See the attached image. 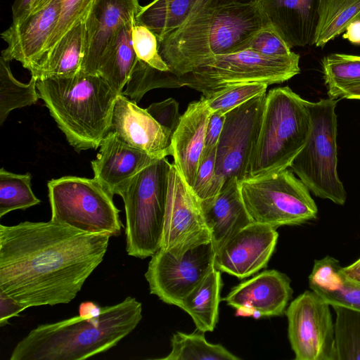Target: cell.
Returning a JSON list of instances; mask_svg holds the SVG:
<instances>
[{"label":"cell","instance_id":"obj_1","mask_svg":"<svg viewBox=\"0 0 360 360\" xmlns=\"http://www.w3.org/2000/svg\"><path fill=\"white\" fill-rule=\"evenodd\" d=\"M111 236L52 220L0 224V290L27 309L68 304L103 261Z\"/></svg>","mask_w":360,"mask_h":360},{"label":"cell","instance_id":"obj_2","mask_svg":"<svg viewBox=\"0 0 360 360\" xmlns=\"http://www.w3.org/2000/svg\"><path fill=\"white\" fill-rule=\"evenodd\" d=\"M142 319V304L126 297L96 318L74 316L39 325L21 340L10 360H82L115 347Z\"/></svg>","mask_w":360,"mask_h":360},{"label":"cell","instance_id":"obj_3","mask_svg":"<svg viewBox=\"0 0 360 360\" xmlns=\"http://www.w3.org/2000/svg\"><path fill=\"white\" fill-rule=\"evenodd\" d=\"M265 24L256 3L205 8L158 41L159 53L179 77L209 58L240 51Z\"/></svg>","mask_w":360,"mask_h":360},{"label":"cell","instance_id":"obj_4","mask_svg":"<svg viewBox=\"0 0 360 360\" xmlns=\"http://www.w3.org/2000/svg\"><path fill=\"white\" fill-rule=\"evenodd\" d=\"M37 89L75 150L100 146L110 131L119 95L101 76L80 70L71 76L39 79Z\"/></svg>","mask_w":360,"mask_h":360},{"label":"cell","instance_id":"obj_5","mask_svg":"<svg viewBox=\"0 0 360 360\" xmlns=\"http://www.w3.org/2000/svg\"><path fill=\"white\" fill-rule=\"evenodd\" d=\"M306 101L288 86L266 93L261 128L245 179L290 167L304 146L311 129Z\"/></svg>","mask_w":360,"mask_h":360},{"label":"cell","instance_id":"obj_6","mask_svg":"<svg viewBox=\"0 0 360 360\" xmlns=\"http://www.w3.org/2000/svg\"><path fill=\"white\" fill-rule=\"evenodd\" d=\"M171 163L159 159L137 173L117 195L126 213V250L140 259L161 248Z\"/></svg>","mask_w":360,"mask_h":360},{"label":"cell","instance_id":"obj_7","mask_svg":"<svg viewBox=\"0 0 360 360\" xmlns=\"http://www.w3.org/2000/svg\"><path fill=\"white\" fill-rule=\"evenodd\" d=\"M338 101H306L311 129L307 141L290 167L316 197L345 205L347 193L338 174Z\"/></svg>","mask_w":360,"mask_h":360},{"label":"cell","instance_id":"obj_8","mask_svg":"<svg viewBox=\"0 0 360 360\" xmlns=\"http://www.w3.org/2000/svg\"><path fill=\"white\" fill-rule=\"evenodd\" d=\"M245 208L253 222L275 229L315 219L317 206L305 184L288 169L240 181Z\"/></svg>","mask_w":360,"mask_h":360},{"label":"cell","instance_id":"obj_9","mask_svg":"<svg viewBox=\"0 0 360 360\" xmlns=\"http://www.w3.org/2000/svg\"><path fill=\"white\" fill-rule=\"evenodd\" d=\"M51 220L89 233L120 234V210L113 195L95 178L65 176L47 184Z\"/></svg>","mask_w":360,"mask_h":360},{"label":"cell","instance_id":"obj_10","mask_svg":"<svg viewBox=\"0 0 360 360\" xmlns=\"http://www.w3.org/2000/svg\"><path fill=\"white\" fill-rule=\"evenodd\" d=\"M300 56H266L251 50L209 58L191 72L179 77L183 86L211 93L235 83H283L300 72Z\"/></svg>","mask_w":360,"mask_h":360},{"label":"cell","instance_id":"obj_11","mask_svg":"<svg viewBox=\"0 0 360 360\" xmlns=\"http://www.w3.org/2000/svg\"><path fill=\"white\" fill-rule=\"evenodd\" d=\"M215 254L212 240L181 250L160 248L151 257L145 274L150 294L179 307L184 297L215 268Z\"/></svg>","mask_w":360,"mask_h":360},{"label":"cell","instance_id":"obj_12","mask_svg":"<svg viewBox=\"0 0 360 360\" xmlns=\"http://www.w3.org/2000/svg\"><path fill=\"white\" fill-rule=\"evenodd\" d=\"M330 304L305 290L285 310L288 335L296 360H337Z\"/></svg>","mask_w":360,"mask_h":360},{"label":"cell","instance_id":"obj_13","mask_svg":"<svg viewBox=\"0 0 360 360\" xmlns=\"http://www.w3.org/2000/svg\"><path fill=\"white\" fill-rule=\"evenodd\" d=\"M266 93L257 96L225 114L216 149V174L225 183L232 177L246 178L259 134Z\"/></svg>","mask_w":360,"mask_h":360},{"label":"cell","instance_id":"obj_14","mask_svg":"<svg viewBox=\"0 0 360 360\" xmlns=\"http://www.w3.org/2000/svg\"><path fill=\"white\" fill-rule=\"evenodd\" d=\"M212 240L199 198L174 163L169 172L168 191L161 248L181 250Z\"/></svg>","mask_w":360,"mask_h":360},{"label":"cell","instance_id":"obj_15","mask_svg":"<svg viewBox=\"0 0 360 360\" xmlns=\"http://www.w3.org/2000/svg\"><path fill=\"white\" fill-rule=\"evenodd\" d=\"M138 0H93L83 20L81 71L98 75L101 60L119 31L138 14Z\"/></svg>","mask_w":360,"mask_h":360},{"label":"cell","instance_id":"obj_16","mask_svg":"<svg viewBox=\"0 0 360 360\" xmlns=\"http://www.w3.org/2000/svg\"><path fill=\"white\" fill-rule=\"evenodd\" d=\"M278 238L276 229L252 222L216 250L214 267L238 278L250 276L266 266Z\"/></svg>","mask_w":360,"mask_h":360},{"label":"cell","instance_id":"obj_17","mask_svg":"<svg viewBox=\"0 0 360 360\" xmlns=\"http://www.w3.org/2000/svg\"><path fill=\"white\" fill-rule=\"evenodd\" d=\"M293 290L289 277L278 271H264L234 288L224 298L236 315L255 319L283 315Z\"/></svg>","mask_w":360,"mask_h":360},{"label":"cell","instance_id":"obj_18","mask_svg":"<svg viewBox=\"0 0 360 360\" xmlns=\"http://www.w3.org/2000/svg\"><path fill=\"white\" fill-rule=\"evenodd\" d=\"M110 131L127 145L161 159L170 155L172 135L137 103L119 94L113 108Z\"/></svg>","mask_w":360,"mask_h":360},{"label":"cell","instance_id":"obj_19","mask_svg":"<svg viewBox=\"0 0 360 360\" xmlns=\"http://www.w3.org/2000/svg\"><path fill=\"white\" fill-rule=\"evenodd\" d=\"M60 7V0H52L23 19L12 22L1 34L8 44L1 56L8 61H19L29 70L42 53L58 20Z\"/></svg>","mask_w":360,"mask_h":360},{"label":"cell","instance_id":"obj_20","mask_svg":"<svg viewBox=\"0 0 360 360\" xmlns=\"http://www.w3.org/2000/svg\"><path fill=\"white\" fill-rule=\"evenodd\" d=\"M256 4L290 48L314 45L319 0H256Z\"/></svg>","mask_w":360,"mask_h":360},{"label":"cell","instance_id":"obj_21","mask_svg":"<svg viewBox=\"0 0 360 360\" xmlns=\"http://www.w3.org/2000/svg\"><path fill=\"white\" fill-rule=\"evenodd\" d=\"M99 147L96 159L91 162L94 178L112 195H117L120 188L137 173L159 160L127 145L112 131Z\"/></svg>","mask_w":360,"mask_h":360},{"label":"cell","instance_id":"obj_22","mask_svg":"<svg viewBox=\"0 0 360 360\" xmlns=\"http://www.w3.org/2000/svg\"><path fill=\"white\" fill-rule=\"evenodd\" d=\"M211 113L202 99L190 103L172 136L170 155L173 163L191 187L204 152Z\"/></svg>","mask_w":360,"mask_h":360},{"label":"cell","instance_id":"obj_23","mask_svg":"<svg viewBox=\"0 0 360 360\" xmlns=\"http://www.w3.org/2000/svg\"><path fill=\"white\" fill-rule=\"evenodd\" d=\"M200 202L216 250L233 234L253 222L236 177L226 180L216 195Z\"/></svg>","mask_w":360,"mask_h":360},{"label":"cell","instance_id":"obj_24","mask_svg":"<svg viewBox=\"0 0 360 360\" xmlns=\"http://www.w3.org/2000/svg\"><path fill=\"white\" fill-rule=\"evenodd\" d=\"M340 262L330 256L314 261L309 285L330 306L340 305L360 311V281L342 271Z\"/></svg>","mask_w":360,"mask_h":360},{"label":"cell","instance_id":"obj_25","mask_svg":"<svg viewBox=\"0 0 360 360\" xmlns=\"http://www.w3.org/2000/svg\"><path fill=\"white\" fill-rule=\"evenodd\" d=\"M84 52L83 21L76 25L55 47L29 70L39 79L71 76L81 70Z\"/></svg>","mask_w":360,"mask_h":360},{"label":"cell","instance_id":"obj_26","mask_svg":"<svg viewBox=\"0 0 360 360\" xmlns=\"http://www.w3.org/2000/svg\"><path fill=\"white\" fill-rule=\"evenodd\" d=\"M134 18L119 31L104 54L98 70V75L118 94H122L138 60L131 39Z\"/></svg>","mask_w":360,"mask_h":360},{"label":"cell","instance_id":"obj_27","mask_svg":"<svg viewBox=\"0 0 360 360\" xmlns=\"http://www.w3.org/2000/svg\"><path fill=\"white\" fill-rule=\"evenodd\" d=\"M221 271L215 268L183 300L179 308L193 319L198 330L212 331L218 321Z\"/></svg>","mask_w":360,"mask_h":360},{"label":"cell","instance_id":"obj_28","mask_svg":"<svg viewBox=\"0 0 360 360\" xmlns=\"http://www.w3.org/2000/svg\"><path fill=\"white\" fill-rule=\"evenodd\" d=\"M356 21H360V0H319L314 45L324 47Z\"/></svg>","mask_w":360,"mask_h":360},{"label":"cell","instance_id":"obj_29","mask_svg":"<svg viewBox=\"0 0 360 360\" xmlns=\"http://www.w3.org/2000/svg\"><path fill=\"white\" fill-rule=\"evenodd\" d=\"M172 350L164 360H238L239 357L220 344L207 341L205 332L191 334L177 331L171 338Z\"/></svg>","mask_w":360,"mask_h":360},{"label":"cell","instance_id":"obj_30","mask_svg":"<svg viewBox=\"0 0 360 360\" xmlns=\"http://www.w3.org/2000/svg\"><path fill=\"white\" fill-rule=\"evenodd\" d=\"M37 79L31 77L28 84L18 81L13 75L10 61L0 57V125L10 112L35 103L39 98Z\"/></svg>","mask_w":360,"mask_h":360},{"label":"cell","instance_id":"obj_31","mask_svg":"<svg viewBox=\"0 0 360 360\" xmlns=\"http://www.w3.org/2000/svg\"><path fill=\"white\" fill-rule=\"evenodd\" d=\"M322 68L330 98H340L344 91L360 84V56L330 54L323 58Z\"/></svg>","mask_w":360,"mask_h":360},{"label":"cell","instance_id":"obj_32","mask_svg":"<svg viewBox=\"0 0 360 360\" xmlns=\"http://www.w3.org/2000/svg\"><path fill=\"white\" fill-rule=\"evenodd\" d=\"M337 360H360V311L333 305Z\"/></svg>","mask_w":360,"mask_h":360},{"label":"cell","instance_id":"obj_33","mask_svg":"<svg viewBox=\"0 0 360 360\" xmlns=\"http://www.w3.org/2000/svg\"><path fill=\"white\" fill-rule=\"evenodd\" d=\"M30 173L15 174L0 170V217L15 210H26L40 203L31 187Z\"/></svg>","mask_w":360,"mask_h":360},{"label":"cell","instance_id":"obj_34","mask_svg":"<svg viewBox=\"0 0 360 360\" xmlns=\"http://www.w3.org/2000/svg\"><path fill=\"white\" fill-rule=\"evenodd\" d=\"M182 86L180 78L171 72L160 71L138 59L122 94L139 103L146 93L153 89Z\"/></svg>","mask_w":360,"mask_h":360},{"label":"cell","instance_id":"obj_35","mask_svg":"<svg viewBox=\"0 0 360 360\" xmlns=\"http://www.w3.org/2000/svg\"><path fill=\"white\" fill-rule=\"evenodd\" d=\"M268 86L260 82L230 84L202 95L200 99L206 103L211 112L225 115L252 98L266 93Z\"/></svg>","mask_w":360,"mask_h":360},{"label":"cell","instance_id":"obj_36","mask_svg":"<svg viewBox=\"0 0 360 360\" xmlns=\"http://www.w3.org/2000/svg\"><path fill=\"white\" fill-rule=\"evenodd\" d=\"M51 1L52 0H35L30 13L39 10ZM92 1L93 0H60V12L56 27L42 53L34 64L46 56L67 32L84 20Z\"/></svg>","mask_w":360,"mask_h":360},{"label":"cell","instance_id":"obj_37","mask_svg":"<svg viewBox=\"0 0 360 360\" xmlns=\"http://www.w3.org/2000/svg\"><path fill=\"white\" fill-rule=\"evenodd\" d=\"M131 39L139 60L160 71L170 72L169 67L160 55L158 39L148 27L134 21Z\"/></svg>","mask_w":360,"mask_h":360},{"label":"cell","instance_id":"obj_38","mask_svg":"<svg viewBox=\"0 0 360 360\" xmlns=\"http://www.w3.org/2000/svg\"><path fill=\"white\" fill-rule=\"evenodd\" d=\"M216 149L203 153L191 187L200 200L214 197L224 184L216 174Z\"/></svg>","mask_w":360,"mask_h":360},{"label":"cell","instance_id":"obj_39","mask_svg":"<svg viewBox=\"0 0 360 360\" xmlns=\"http://www.w3.org/2000/svg\"><path fill=\"white\" fill-rule=\"evenodd\" d=\"M290 49L276 30L266 23L243 45L240 51L251 50L266 56H283L292 53Z\"/></svg>","mask_w":360,"mask_h":360},{"label":"cell","instance_id":"obj_40","mask_svg":"<svg viewBox=\"0 0 360 360\" xmlns=\"http://www.w3.org/2000/svg\"><path fill=\"white\" fill-rule=\"evenodd\" d=\"M146 110L155 120L172 136L181 118L177 101L169 98L161 102L150 105Z\"/></svg>","mask_w":360,"mask_h":360},{"label":"cell","instance_id":"obj_41","mask_svg":"<svg viewBox=\"0 0 360 360\" xmlns=\"http://www.w3.org/2000/svg\"><path fill=\"white\" fill-rule=\"evenodd\" d=\"M224 121V114L219 112L211 113L206 128L203 153L210 152L217 148L222 132Z\"/></svg>","mask_w":360,"mask_h":360},{"label":"cell","instance_id":"obj_42","mask_svg":"<svg viewBox=\"0 0 360 360\" xmlns=\"http://www.w3.org/2000/svg\"><path fill=\"white\" fill-rule=\"evenodd\" d=\"M27 308L13 298L0 290V326L8 323V319L18 316Z\"/></svg>","mask_w":360,"mask_h":360},{"label":"cell","instance_id":"obj_43","mask_svg":"<svg viewBox=\"0 0 360 360\" xmlns=\"http://www.w3.org/2000/svg\"><path fill=\"white\" fill-rule=\"evenodd\" d=\"M35 0H15L12 6L13 22L25 18L30 13Z\"/></svg>","mask_w":360,"mask_h":360},{"label":"cell","instance_id":"obj_44","mask_svg":"<svg viewBox=\"0 0 360 360\" xmlns=\"http://www.w3.org/2000/svg\"><path fill=\"white\" fill-rule=\"evenodd\" d=\"M102 311V307L97 304L86 301L82 302L79 307V316L83 318L91 319L98 317Z\"/></svg>","mask_w":360,"mask_h":360},{"label":"cell","instance_id":"obj_45","mask_svg":"<svg viewBox=\"0 0 360 360\" xmlns=\"http://www.w3.org/2000/svg\"><path fill=\"white\" fill-rule=\"evenodd\" d=\"M256 3V0H199L200 11L205 8L238 4Z\"/></svg>","mask_w":360,"mask_h":360},{"label":"cell","instance_id":"obj_46","mask_svg":"<svg viewBox=\"0 0 360 360\" xmlns=\"http://www.w3.org/2000/svg\"><path fill=\"white\" fill-rule=\"evenodd\" d=\"M343 37L353 44L360 45V21H356L349 25Z\"/></svg>","mask_w":360,"mask_h":360},{"label":"cell","instance_id":"obj_47","mask_svg":"<svg viewBox=\"0 0 360 360\" xmlns=\"http://www.w3.org/2000/svg\"><path fill=\"white\" fill-rule=\"evenodd\" d=\"M341 270L345 275L350 278L357 279L360 278V258L349 266H342Z\"/></svg>","mask_w":360,"mask_h":360},{"label":"cell","instance_id":"obj_48","mask_svg":"<svg viewBox=\"0 0 360 360\" xmlns=\"http://www.w3.org/2000/svg\"><path fill=\"white\" fill-rule=\"evenodd\" d=\"M340 98L360 100V84L354 86L344 91L342 93Z\"/></svg>","mask_w":360,"mask_h":360},{"label":"cell","instance_id":"obj_49","mask_svg":"<svg viewBox=\"0 0 360 360\" xmlns=\"http://www.w3.org/2000/svg\"><path fill=\"white\" fill-rule=\"evenodd\" d=\"M354 280H356V281H360V278H357V279H354Z\"/></svg>","mask_w":360,"mask_h":360}]
</instances>
